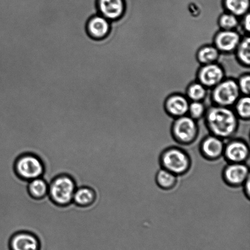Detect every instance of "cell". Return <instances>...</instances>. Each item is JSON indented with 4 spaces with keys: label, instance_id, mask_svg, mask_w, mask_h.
<instances>
[{
    "label": "cell",
    "instance_id": "1",
    "mask_svg": "<svg viewBox=\"0 0 250 250\" xmlns=\"http://www.w3.org/2000/svg\"><path fill=\"white\" fill-rule=\"evenodd\" d=\"M206 124L210 134L228 140L233 138L239 128L238 117L229 107H213L206 112Z\"/></svg>",
    "mask_w": 250,
    "mask_h": 250
},
{
    "label": "cell",
    "instance_id": "2",
    "mask_svg": "<svg viewBox=\"0 0 250 250\" xmlns=\"http://www.w3.org/2000/svg\"><path fill=\"white\" fill-rule=\"evenodd\" d=\"M161 168L174 175H186L192 167V159L185 149L178 146H170L161 152L159 158Z\"/></svg>",
    "mask_w": 250,
    "mask_h": 250
},
{
    "label": "cell",
    "instance_id": "3",
    "mask_svg": "<svg viewBox=\"0 0 250 250\" xmlns=\"http://www.w3.org/2000/svg\"><path fill=\"white\" fill-rule=\"evenodd\" d=\"M77 185L74 179L67 175L56 176L49 183L48 197L60 206L72 204Z\"/></svg>",
    "mask_w": 250,
    "mask_h": 250
},
{
    "label": "cell",
    "instance_id": "4",
    "mask_svg": "<svg viewBox=\"0 0 250 250\" xmlns=\"http://www.w3.org/2000/svg\"><path fill=\"white\" fill-rule=\"evenodd\" d=\"M171 134L176 143L182 146H189L197 140L199 127L196 120L185 115L175 118L171 127Z\"/></svg>",
    "mask_w": 250,
    "mask_h": 250
},
{
    "label": "cell",
    "instance_id": "5",
    "mask_svg": "<svg viewBox=\"0 0 250 250\" xmlns=\"http://www.w3.org/2000/svg\"><path fill=\"white\" fill-rule=\"evenodd\" d=\"M14 168L17 176L26 181L43 177L45 173L43 161L38 156L31 153L19 156L15 163Z\"/></svg>",
    "mask_w": 250,
    "mask_h": 250
},
{
    "label": "cell",
    "instance_id": "6",
    "mask_svg": "<svg viewBox=\"0 0 250 250\" xmlns=\"http://www.w3.org/2000/svg\"><path fill=\"white\" fill-rule=\"evenodd\" d=\"M240 94L237 82L228 79L215 86L212 92V99L218 106L230 107L236 104Z\"/></svg>",
    "mask_w": 250,
    "mask_h": 250
},
{
    "label": "cell",
    "instance_id": "7",
    "mask_svg": "<svg viewBox=\"0 0 250 250\" xmlns=\"http://www.w3.org/2000/svg\"><path fill=\"white\" fill-rule=\"evenodd\" d=\"M250 155V146L244 139L233 137L225 142L223 157L227 163H246Z\"/></svg>",
    "mask_w": 250,
    "mask_h": 250
},
{
    "label": "cell",
    "instance_id": "8",
    "mask_svg": "<svg viewBox=\"0 0 250 250\" xmlns=\"http://www.w3.org/2000/svg\"><path fill=\"white\" fill-rule=\"evenodd\" d=\"M222 180L229 187L239 188L250 177L249 166L246 163H228L223 169Z\"/></svg>",
    "mask_w": 250,
    "mask_h": 250
},
{
    "label": "cell",
    "instance_id": "9",
    "mask_svg": "<svg viewBox=\"0 0 250 250\" xmlns=\"http://www.w3.org/2000/svg\"><path fill=\"white\" fill-rule=\"evenodd\" d=\"M225 141L219 137L208 135L203 138L199 145L201 156L208 161H214L223 158Z\"/></svg>",
    "mask_w": 250,
    "mask_h": 250
},
{
    "label": "cell",
    "instance_id": "10",
    "mask_svg": "<svg viewBox=\"0 0 250 250\" xmlns=\"http://www.w3.org/2000/svg\"><path fill=\"white\" fill-rule=\"evenodd\" d=\"M111 22L99 14L90 17L85 24L87 35L95 41L106 39L111 33Z\"/></svg>",
    "mask_w": 250,
    "mask_h": 250
},
{
    "label": "cell",
    "instance_id": "11",
    "mask_svg": "<svg viewBox=\"0 0 250 250\" xmlns=\"http://www.w3.org/2000/svg\"><path fill=\"white\" fill-rule=\"evenodd\" d=\"M9 250H41V243L38 237L32 232L20 231L10 239Z\"/></svg>",
    "mask_w": 250,
    "mask_h": 250
},
{
    "label": "cell",
    "instance_id": "12",
    "mask_svg": "<svg viewBox=\"0 0 250 250\" xmlns=\"http://www.w3.org/2000/svg\"><path fill=\"white\" fill-rule=\"evenodd\" d=\"M98 14L110 22L121 18L125 10L124 0H96Z\"/></svg>",
    "mask_w": 250,
    "mask_h": 250
},
{
    "label": "cell",
    "instance_id": "13",
    "mask_svg": "<svg viewBox=\"0 0 250 250\" xmlns=\"http://www.w3.org/2000/svg\"><path fill=\"white\" fill-rule=\"evenodd\" d=\"M224 71L215 63L203 65L198 73L200 83L206 88H214L224 80Z\"/></svg>",
    "mask_w": 250,
    "mask_h": 250
},
{
    "label": "cell",
    "instance_id": "14",
    "mask_svg": "<svg viewBox=\"0 0 250 250\" xmlns=\"http://www.w3.org/2000/svg\"><path fill=\"white\" fill-rule=\"evenodd\" d=\"M241 41V36L236 31L222 30L215 36V46L219 51L231 52L236 50Z\"/></svg>",
    "mask_w": 250,
    "mask_h": 250
},
{
    "label": "cell",
    "instance_id": "15",
    "mask_svg": "<svg viewBox=\"0 0 250 250\" xmlns=\"http://www.w3.org/2000/svg\"><path fill=\"white\" fill-rule=\"evenodd\" d=\"M188 106L189 103L188 100L181 95H171L166 103L167 112L170 116L175 118L187 114Z\"/></svg>",
    "mask_w": 250,
    "mask_h": 250
},
{
    "label": "cell",
    "instance_id": "16",
    "mask_svg": "<svg viewBox=\"0 0 250 250\" xmlns=\"http://www.w3.org/2000/svg\"><path fill=\"white\" fill-rule=\"evenodd\" d=\"M95 200L96 193L95 191L87 186H82L76 190L73 203L78 206L88 207L94 204Z\"/></svg>",
    "mask_w": 250,
    "mask_h": 250
},
{
    "label": "cell",
    "instance_id": "17",
    "mask_svg": "<svg viewBox=\"0 0 250 250\" xmlns=\"http://www.w3.org/2000/svg\"><path fill=\"white\" fill-rule=\"evenodd\" d=\"M178 176L170 171L161 168L157 171L155 176L156 185L164 190L173 189L177 185Z\"/></svg>",
    "mask_w": 250,
    "mask_h": 250
},
{
    "label": "cell",
    "instance_id": "18",
    "mask_svg": "<svg viewBox=\"0 0 250 250\" xmlns=\"http://www.w3.org/2000/svg\"><path fill=\"white\" fill-rule=\"evenodd\" d=\"M48 183L42 177L29 181L28 192L34 199H43L48 196Z\"/></svg>",
    "mask_w": 250,
    "mask_h": 250
},
{
    "label": "cell",
    "instance_id": "19",
    "mask_svg": "<svg viewBox=\"0 0 250 250\" xmlns=\"http://www.w3.org/2000/svg\"><path fill=\"white\" fill-rule=\"evenodd\" d=\"M224 5L229 13L238 17L249 13L250 1V0H224Z\"/></svg>",
    "mask_w": 250,
    "mask_h": 250
},
{
    "label": "cell",
    "instance_id": "20",
    "mask_svg": "<svg viewBox=\"0 0 250 250\" xmlns=\"http://www.w3.org/2000/svg\"><path fill=\"white\" fill-rule=\"evenodd\" d=\"M198 60L203 65L215 63L219 57V51L214 46H205L198 51Z\"/></svg>",
    "mask_w": 250,
    "mask_h": 250
},
{
    "label": "cell",
    "instance_id": "21",
    "mask_svg": "<svg viewBox=\"0 0 250 250\" xmlns=\"http://www.w3.org/2000/svg\"><path fill=\"white\" fill-rule=\"evenodd\" d=\"M236 114L238 118L249 120L250 117V99L249 95L239 98L236 103Z\"/></svg>",
    "mask_w": 250,
    "mask_h": 250
},
{
    "label": "cell",
    "instance_id": "22",
    "mask_svg": "<svg viewBox=\"0 0 250 250\" xmlns=\"http://www.w3.org/2000/svg\"><path fill=\"white\" fill-rule=\"evenodd\" d=\"M237 57L244 65L249 66L250 64V39L249 37L241 39L237 48Z\"/></svg>",
    "mask_w": 250,
    "mask_h": 250
},
{
    "label": "cell",
    "instance_id": "23",
    "mask_svg": "<svg viewBox=\"0 0 250 250\" xmlns=\"http://www.w3.org/2000/svg\"><path fill=\"white\" fill-rule=\"evenodd\" d=\"M207 93L206 87L200 82L192 83L188 90V97L192 101H201L204 99Z\"/></svg>",
    "mask_w": 250,
    "mask_h": 250
},
{
    "label": "cell",
    "instance_id": "24",
    "mask_svg": "<svg viewBox=\"0 0 250 250\" xmlns=\"http://www.w3.org/2000/svg\"><path fill=\"white\" fill-rule=\"evenodd\" d=\"M219 25L222 30H234L239 24L237 17L231 13H225L220 16Z\"/></svg>",
    "mask_w": 250,
    "mask_h": 250
},
{
    "label": "cell",
    "instance_id": "25",
    "mask_svg": "<svg viewBox=\"0 0 250 250\" xmlns=\"http://www.w3.org/2000/svg\"><path fill=\"white\" fill-rule=\"evenodd\" d=\"M188 114H189V116L196 121L202 118L206 114L204 104L201 101H192L191 104H189Z\"/></svg>",
    "mask_w": 250,
    "mask_h": 250
},
{
    "label": "cell",
    "instance_id": "26",
    "mask_svg": "<svg viewBox=\"0 0 250 250\" xmlns=\"http://www.w3.org/2000/svg\"><path fill=\"white\" fill-rule=\"evenodd\" d=\"M237 85L239 88L240 92L245 95H249L250 91V76L246 74L242 76L240 78Z\"/></svg>",
    "mask_w": 250,
    "mask_h": 250
},
{
    "label": "cell",
    "instance_id": "27",
    "mask_svg": "<svg viewBox=\"0 0 250 250\" xmlns=\"http://www.w3.org/2000/svg\"><path fill=\"white\" fill-rule=\"evenodd\" d=\"M243 188V192L245 197H246L248 200L250 198V177H249L244 182L243 185L242 186Z\"/></svg>",
    "mask_w": 250,
    "mask_h": 250
},
{
    "label": "cell",
    "instance_id": "28",
    "mask_svg": "<svg viewBox=\"0 0 250 250\" xmlns=\"http://www.w3.org/2000/svg\"><path fill=\"white\" fill-rule=\"evenodd\" d=\"M245 18L243 22V26L245 30L247 32L250 31V18L249 13L245 15Z\"/></svg>",
    "mask_w": 250,
    "mask_h": 250
},
{
    "label": "cell",
    "instance_id": "29",
    "mask_svg": "<svg viewBox=\"0 0 250 250\" xmlns=\"http://www.w3.org/2000/svg\"><path fill=\"white\" fill-rule=\"evenodd\" d=\"M41 108H42V107H41ZM42 109H44V108H42ZM46 110H47V109H46ZM50 111H51V110H50ZM52 112H54V111H52ZM58 113H60V112H58Z\"/></svg>",
    "mask_w": 250,
    "mask_h": 250
}]
</instances>
